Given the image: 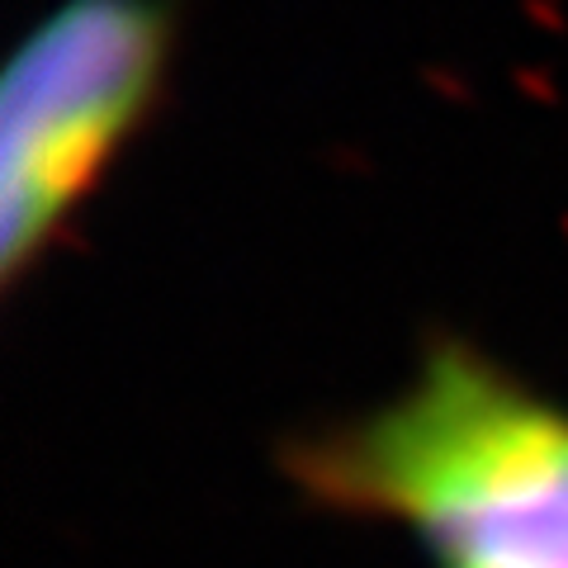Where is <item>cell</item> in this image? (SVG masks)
Masks as SVG:
<instances>
[{"instance_id": "1", "label": "cell", "mask_w": 568, "mask_h": 568, "mask_svg": "<svg viewBox=\"0 0 568 568\" xmlns=\"http://www.w3.org/2000/svg\"><path fill=\"white\" fill-rule=\"evenodd\" d=\"M280 474L313 511L407 530L432 568H568V403L459 332L384 403L290 436Z\"/></svg>"}, {"instance_id": "2", "label": "cell", "mask_w": 568, "mask_h": 568, "mask_svg": "<svg viewBox=\"0 0 568 568\" xmlns=\"http://www.w3.org/2000/svg\"><path fill=\"white\" fill-rule=\"evenodd\" d=\"M175 0H58L0 81V280L39 271L166 95Z\"/></svg>"}]
</instances>
